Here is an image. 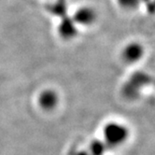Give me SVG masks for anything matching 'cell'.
Listing matches in <instances>:
<instances>
[{
    "mask_svg": "<svg viewBox=\"0 0 155 155\" xmlns=\"http://www.w3.org/2000/svg\"><path fill=\"white\" fill-rule=\"evenodd\" d=\"M104 137L107 144L112 146L121 145L129 137L127 127L119 123H108L104 127Z\"/></svg>",
    "mask_w": 155,
    "mask_h": 155,
    "instance_id": "obj_1",
    "label": "cell"
},
{
    "mask_svg": "<svg viewBox=\"0 0 155 155\" xmlns=\"http://www.w3.org/2000/svg\"><path fill=\"white\" fill-rule=\"evenodd\" d=\"M38 107L46 112H51L56 108L59 105L60 98L56 91L53 89L42 90L37 98Z\"/></svg>",
    "mask_w": 155,
    "mask_h": 155,
    "instance_id": "obj_2",
    "label": "cell"
},
{
    "mask_svg": "<svg viewBox=\"0 0 155 155\" xmlns=\"http://www.w3.org/2000/svg\"><path fill=\"white\" fill-rule=\"evenodd\" d=\"M97 19L96 12L91 7L83 6L76 9L73 14V23L77 25L91 26Z\"/></svg>",
    "mask_w": 155,
    "mask_h": 155,
    "instance_id": "obj_3",
    "label": "cell"
},
{
    "mask_svg": "<svg viewBox=\"0 0 155 155\" xmlns=\"http://www.w3.org/2000/svg\"><path fill=\"white\" fill-rule=\"evenodd\" d=\"M144 55V47L138 42H131L124 48L121 58L127 64H135L138 62Z\"/></svg>",
    "mask_w": 155,
    "mask_h": 155,
    "instance_id": "obj_4",
    "label": "cell"
},
{
    "mask_svg": "<svg viewBox=\"0 0 155 155\" xmlns=\"http://www.w3.org/2000/svg\"><path fill=\"white\" fill-rule=\"evenodd\" d=\"M117 3L121 8L126 10H134L139 6L140 0H117Z\"/></svg>",
    "mask_w": 155,
    "mask_h": 155,
    "instance_id": "obj_5",
    "label": "cell"
},
{
    "mask_svg": "<svg viewBox=\"0 0 155 155\" xmlns=\"http://www.w3.org/2000/svg\"><path fill=\"white\" fill-rule=\"evenodd\" d=\"M142 1V0H140V2ZM144 1H145V2H147V1H149V0H144Z\"/></svg>",
    "mask_w": 155,
    "mask_h": 155,
    "instance_id": "obj_6",
    "label": "cell"
}]
</instances>
